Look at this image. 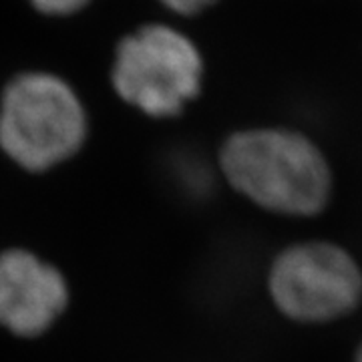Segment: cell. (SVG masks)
Here are the masks:
<instances>
[{
    "label": "cell",
    "instance_id": "ba28073f",
    "mask_svg": "<svg viewBox=\"0 0 362 362\" xmlns=\"http://www.w3.org/2000/svg\"><path fill=\"white\" fill-rule=\"evenodd\" d=\"M352 362H362V340L358 342V346L354 350V356H352Z\"/></svg>",
    "mask_w": 362,
    "mask_h": 362
},
{
    "label": "cell",
    "instance_id": "277c9868",
    "mask_svg": "<svg viewBox=\"0 0 362 362\" xmlns=\"http://www.w3.org/2000/svg\"><path fill=\"white\" fill-rule=\"evenodd\" d=\"M117 95L156 119L180 115L202 90L204 59L183 33L149 25L121 40L113 63Z\"/></svg>",
    "mask_w": 362,
    "mask_h": 362
},
{
    "label": "cell",
    "instance_id": "8992f818",
    "mask_svg": "<svg viewBox=\"0 0 362 362\" xmlns=\"http://www.w3.org/2000/svg\"><path fill=\"white\" fill-rule=\"evenodd\" d=\"M30 2L40 13L52 14V16H65V14L81 11L89 0H30Z\"/></svg>",
    "mask_w": 362,
    "mask_h": 362
},
{
    "label": "cell",
    "instance_id": "52a82bcc",
    "mask_svg": "<svg viewBox=\"0 0 362 362\" xmlns=\"http://www.w3.org/2000/svg\"><path fill=\"white\" fill-rule=\"evenodd\" d=\"M168 8H171L173 13L180 14H195L206 11L207 6H211L218 0H161Z\"/></svg>",
    "mask_w": 362,
    "mask_h": 362
},
{
    "label": "cell",
    "instance_id": "6da1fadb",
    "mask_svg": "<svg viewBox=\"0 0 362 362\" xmlns=\"http://www.w3.org/2000/svg\"><path fill=\"white\" fill-rule=\"evenodd\" d=\"M218 168L233 192L284 218H318L334 194V173L320 145L292 127L233 131Z\"/></svg>",
    "mask_w": 362,
    "mask_h": 362
},
{
    "label": "cell",
    "instance_id": "7a4b0ae2",
    "mask_svg": "<svg viewBox=\"0 0 362 362\" xmlns=\"http://www.w3.org/2000/svg\"><path fill=\"white\" fill-rule=\"evenodd\" d=\"M87 111L65 78L23 73L0 99V149L18 168L49 171L77 153L87 139Z\"/></svg>",
    "mask_w": 362,
    "mask_h": 362
},
{
    "label": "cell",
    "instance_id": "3957f363",
    "mask_svg": "<svg viewBox=\"0 0 362 362\" xmlns=\"http://www.w3.org/2000/svg\"><path fill=\"white\" fill-rule=\"evenodd\" d=\"M266 288L272 306L286 320L332 324L362 306V266L337 242L302 240L274 256Z\"/></svg>",
    "mask_w": 362,
    "mask_h": 362
},
{
    "label": "cell",
    "instance_id": "5b68a950",
    "mask_svg": "<svg viewBox=\"0 0 362 362\" xmlns=\"http://www.w3.org/2000/svg\"><path fill=\"white\" fill-rule=\"evenodd\" d=\"M69 306L65 276L37 254L0 252V326L18 338L45 334Z\"/></svg>",
    "mask_w": 362,
    "mask_h": 362
}]
</instances>
